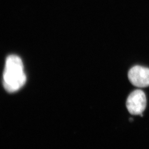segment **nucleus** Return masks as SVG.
Listing matches in <instances>:
<instances>
[{
  "instance_id": "nucleus-1",
  "label": "nucleus",
  "mask_w": 149,
  "mask_h": 149,
  "mask_svg": "<svg viewBox=\"0 0 149 149\" xmlns=\"http://www.w3.org/2000/svg\"><path fill=\"white\" fill-rule=\"evenodd\" d=\"M3 79L4 87L10 93L19 90L25 84L26 76L19 57L14 55L7 57Z\"/></svg>"
},
{
  "instance_id": "nucleus-2",
  "label": "nucleus",
  "mask_w": 149,
  "mask_h": 149,
  "mask_svg": "<svg viewBox=\"0 0 149 149\" xmlns=\"http://www.w3.org/2000/svg\"><path fill=\"white\" fill-rule=\"evenodd\" d=\"M126 106L131 114H142L146 107V98L144 92L140 90L132 92L128 96Z\"/></svg>"
},
{
  "instance_id": "nucleus-3",
  "label": "nucleus",
  "mask_w": 149,
  "mask_h": 149,
  "mask_svg": "<svg viewBox=\"0 0 149 149\" xmlns=\"http://www.w3.org/2000/svg\"><path fill=\"white\" fill-rule=\"evenodd\" d=\"M128 78L134 86L138 87L149 86V69L141 66H135L129 70Z\"/></svg>"
}]
</instances>
